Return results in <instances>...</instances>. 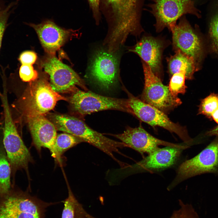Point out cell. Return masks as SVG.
<instances>
[{
  "instance_id": "1",
  "label": "cell",
  "mask_w": 218,
  "mask_h": 218,
  "mask_svg": "<svg viewBox=\"0 0 218 218\" xmlns=\"http://www.w3.org/2000/svg\"><path fill=\"white\" fill-rule=\"evenodd\" d=\"M144 0H100L101 15L108 24L109 34L105 44L109 49H118L129 35L143 31L140 18Z\"/></svg>"
},
{
  "instance_id": "2",
  "label": "cell",
  "mask_w": 218,
  "mask_h": 218,
  "mask_svg": "<svg viewBox=\"0 0 218 218\" xmlns=\"http://www.w3.org/2000/svg\"><path fill=\"white\" fill-rule=\"evenodd\" d=\"M61 100L68 99L54 91L46 79L40 78L29 82L17 101V106L25 118L44 115Z\"/></svg>"
},
{
  "instance_id": "3",
  "label": "cell",
  "mask_w": 218,
  "mask_h": 218,
  "mask_svg": "<svg viewBox=\"0 0 218 218\" xmlns=\"http://www.w3.org/2000/svg\"><path fill=\"white\" fill-rule=\"evenodd\" d=\"M4 115L2 141L11 170L12 183L15 173L19 170H28L33 161L31 154L19 135L14 122L9 107L6 91L1 96Z\"/></svg>"
},
{
  "instance_id": "4",
  "label": "cell",
  "mask_w": 218,
  "mask_h": 218,
  "mask_svg": "<svg viewBox=\"0 0 218 218\" xmlns=\"http://www.w3.org/2000/svg\"><path fill=\"white\" fill-rule=\"evenodd\" d=\"M47 203L12 185L0 194V218H44Z\"/></svg>"
},
{
  "instance_id": "5",
  "label": "cell",
  "mask_w": 218,
  "mask_h": 218,
  "mask_svg": "<svg viewBox=\"0 0 218 218\" xmlns=\"http://www.w3.org/2000/svg\"><path fill=\"white\" fill-rule=\"evenodd\" d=\"M68 100L73 110L82 116L107 110L120 111L134 115L129 99L106 97L77 88Z\"/></svg>"
},
{
  "instance_id": "6",
  "label": "cell",
  "mask_w": 218,
  "mask_h": 218,
  "mask_svg": "<svg viewBox=\"0 0 218 218\" xmlns=\"http://www.w3.org/2000/svg\"><path fill=\"white\" fill-rule=\"evenodd\" d=\"M194 29L185 16L180 18L178 24L169 28L172 33L173 48L192 58L200 70L206 53L203 40L196 29Z\"/></svg>"
},
{
  "instance_id": "7",
  "label": "cell",
  "mask_w": 218,
  "mask_h": 218,
  "mask_svg": "<svg viewBox=\"0 0 218 218\" xmlns=\"http://www.w3.org/2000/svg\"><path fill=\"white\" fill-rule=\"evenodd\" d=\"M148 5L150 12L155 17L156 31L160 32L167 27L176 25L177 21L184 15L192 14L199 18L200 12L195 6L193 0H152Z\"/></svg>"
},
{
  "instance_id": "8",
  "label": "cell",
  "mask_w": 218,
  "mask_h": 218,
  "mask_svg": "<svg viewBox=\"0 0 218 218\" xmlns=\"http://www.w3.org/2000/svg\"><path fill=\"white\" fill-rule=\"evenodd\" d=\"M144 78V85L141 100L164 112H169L182 103L180 98L173 96L168 86L155 75L149 66L142 61Z\"/></svg>"
},
{
  "instance_id": "9",
  "label": "cell",
  "mask_w": 218,
  "mask_h": 218,
  "mask_svg": "<svg viewBox=\"0 0 218 218\" xmlns=\"http://www.w3.org/2000/svg\"><path fill=\"white\" fill-rule=\"evenodd\" d=\"M206 173L218 175V139L214 141L197 155L183 163L168 189L193 176Z\"/></svg>"
},
{
  "instance_id": "10",
  "label": "cell",
  "mask_w": 218,
  "mask_h": 218,
  "mask_svg": "<svg viewBox=\"0 0 218 218\" xmlns=\"http://www.w3.org/2000/svg\"><path fill=\"white\" fill-rule=\"evenodd\" d=\"M130 106L135 116L141 121L152 126H159L177 134L184 142L191 143L186 128L173 122L164 112L129 94Z\"/></svg>"
},
{
  "instance_id": "11",
  "label": "cell",
  "mask_w": 218,
  "mask_h": 218,
  "mask_svg": "<svg viewBox=\"0 0 218 218\" xmlns=\"http://www.w3.org/2000/svg\"><path fill=\"white\" fill-rule=\"evenodd\" d=\"M41 63V67L49 76L53 89L59 93H72L76 86L87 91L82 79L69 66L63 63L55 55H49Z\"/></svg>"
},
{
  "instance_id": "12",
  "label": "cell",
  "mask_w": 218,
  "mask_h": 218,
  "mask_svg": "<svg viewBox=\"0 0 218 218\" xmlns=\"http://www.w3.org/2000/svg\"><path fill=\"white\" fill-rule=\"evenodd\" d=\"M118 61L115 53L98 49L95 51L88 68L89 75L101 88L108 89L117 81Z\"/></svg>"
},
{
  "instance_id": "13",
  "label": "cell",
  "mask_w": 218,
  "mask_h": 218,
  "mask_svg": "<svg viewBox=\"0 0 218 218\" xmlns=\"http://www.w3.org/2000/svg\"><path fill=\"white\" fill-rule=\"evenodd\" d=\"M187 147L167 146L157 148L139 162L120 169L121 174H129L148 171L164 169L173 165L177 160L181 151Z\"/></svg>"
},
{
  "instance_id": "14",
  "label": "cell",
  "mask_w": 218,
  "mask_h": 218,
  "mask_svg": "<svg viewBox=\"0 0 218 218\" xmlns=\"http://www.w3.org/2000/svg\"><path fill=\"white\" fill-rule=\"evenodd\" d=\"M168 44L163 39L145 36L129 51L138 55L154 74L161 79L163 75L162 54Z\"/></svg>"
},
{
  "instance_id": "15",
  "label": "cell",
  "mask_w": 218,
  "mask_h": 218,
  "mask_svg": "<svg viewBox=\"0 0 218 218\" xmlns=\"http://www.w3.org/2000/svg\"><path fill=\"white\" fill-rule=\"evenodd\" d=\"M130 147L140 153L148 154L160 145L186 147L187 146L175 144L158 139L147 132L140 125L138 127H128L121 134H111Z\"/></svg>"
},
{
  "instance_id": "16",
  "label": "cell",
  "mask_w": 218,
  "mask_h": 218,
  "mask_svg": "<svg viewBox=\"0 0 218 218\" xmlns=\"http://www.w3.org/2000/svg\"><path fill=\"white\" fill-rule=\"evenodd\" d=\"M27 24L35 30L45 51L50 55H55L66 41L76 34L75 31L63 28L50 20L38 24Z\"/></svg>"
},
{
  "instance_id": "17",
  "label": "cell",
  "mask_w": 218,
  "mask_h": 218,
  "mask_svg": "<svg viewBox=\"0 0 218 218\" xmlns=\"http://www.w3.org/2000/svg\"><path fill=\"white\" fill-rule=\"evenodd\" d=\"M32 136L33 144L38 151L42 147L48 148L51 156L59 162L54 144L57 129L53 124L43 115L25 118Z\"/></svg>"
},
{
  "instance_id": "18",
  "label": "cell",
  "mask_w": 218,
  "mask_h": 218,
  "mask_svg": "<svg viewBox=\"0 0 218 218\" xmlns=\"http://www.w3.org/2000/svg\"><path fill=\"white\" fill-rule=\"evenodd\" d=\"M175 52L174 55L166 58L169 74L172 76L175 73L184 72L186 79H193L194 73L200 70L194 59L180 51Z\"/></svg>"
},
{
  "instance_id": "19",
  "label": "cell",
  "mask_w": 218,
  "mask_h": 218,
  "mask_svg": "<svg viewBox=\"0 0 218 218\" xmlns=\"http://www.w3.org/2000/svg\"><path fill=\"white\" fill-rule=\"evenodd\" d=\"M11 170L3 141L0 143V194L11 188Z\"/></svg>"
},
{
  "instance_id": "20",
  "label": "cell",
  "mask_w": 218,
  "mask_h": 218,
  "mask_svg": "<svg viewBox=\"0 0 218 218\" xmlns=\"http://www.w3.org/2000/svg\"><path fill=\"white\" fill-rule=\"evenodd\" d=\"M82 142L81 139L68 133H62L57 135L54 147L59 162H61V156L65 151Z\"/></svg>"
},
{
  "instance_id": "21",
  "label": "cell",
  "mask_w": 218,
  "mask_h": 218,
  "mask_svg": "<svg viewBox=\"0 0 218 218\" xmlns=\"http://www.w3.org/2000/svg\"><path fill=\"white\" fill-rule=\"evenodd\" d=\"M185 79L184 72L177 73L172 76L168 87L173 96L177 97L179 94H184L186 92L187 87L185 84Z\"/></svg>"
},
{
  "instance_id": "22",
  "label": "cell",
  "mask_w": 218,
  "mask_h": 218,
  "mask_svg": "<svg viewBox=\"0 0 218 218\" xmlns=\"http://www.w3.org/2000/svg\"><path fill=\"white\" fill-rule=\"evenodd\" d=\"M218 108V94L212 93L201 100L198 114L204 115L211 119L213 113Z\"/></svg>"
},
{
  "instance_id": "23",
  "label": "cell",
  "mask_w": 218,
  "mask_h": 218,
  "mask_svg": "<svg viewBox=\"0 0 218 218\" xmlns=\"http://www.w3.org/2000/svg\"><path fill=\"white\" fill-rule=\"evenodd\" d=\"M208 33L210 50L218 56V13L211 18Z\"/></svg>"
},
{
  "instance_id": "24",
  "label": "cell",
  "mask_w": 218,
  "mask_h": 218,
  "mask_svg": "<svg viewBox=\"0 0 218 218\" xmlns=\"http://www.w3.org/2000/svg\"><path fill=\"white\" fill-rule=\"evenodd\" d=\"M68 197L64 202L61 218H75L76 210L80 204L68 188Z\"/></svg>"
},
{
  "instance_id": "25",
  "label": "cell",
  "mask_w": 218,
  "mask_h": 218,
  "mask_svg": "<svg viewBox=\"0 0 218 218\" xmlns=\"http://www.w3.org/2000/svg\"><path fill=\"white\" fill-rule=\"evenodd\" d=\"M32 65L28 63L21 64L19 69V75L23 81L29 82L37 79L38 73L34 70Z\"/></svg>"
},
{
  "instance_id": "26",
  "label": "cell",
  "mask_w": 218,
  "mask_h": 218,
  "mask_svg": "<svg viewBox=\"0 0 218 218\" xmlns=\"http://www.w3.org/2000/svg\"><path fill=\"white\" fill-rule=\"evenodd\" d=\"M14 3H11L6 8L2 14L0 16V50L2 38L8 17L11 12Z\"/></svg>"
},
{
  "instance_id": "27",
  "label": "cell",
  "mask_w": 218,
  "mask_h": 218,
  "mask_svg": "<svg viewBox=\"0 0 218 218\" xmlns=\"http://www.w3.org/2000/svg\"><path fill=\"white\" fill-rule=\"evenodd\" d=\"M179 205L182 218H199L197 213L191 205L182 202Z\"/></svg>"
},
{
  "instance_id": "28",
  "label": "cell",
  "mask_w": 218,
  "mask_h": 218,
  "mask_svg": "<svg viewBox=\"0 0 218 218\" xmlns=\"http://www.w3.org/2000/svg\"><path fill=\"white\" fill-rule=\"evenodd\" d=\"M87 0L95 23L97 25H98L101 16L100 9V0Z\"/></svg>"
},
{
  "instance_id": "29",
  "label": "cell",
  "mask_w": 218,
  "mask_h": 218,
  "mask_svg": "<svg viewBox=\"0 0 218 218\" xmlns=\"http://www.w3.org/2000/svg\"><path fill=\"white\" fill-rule=\"evenodd\" d=\"M37 59L36 54L33 51H26L20 55L19 60L21 64H33Z\"/></svg>"
},
{
  "instance_id": "30",
  "label": "cell",
  "mask_w": 218,
  "mask_h": 218,
  "mask_svg": "<svg viewBox=\"0 0 218 218\" xmlns=\"http://www.w3.org/2000/svg\"><path fill=\"white\" fill-rule=\"evenodd\" d=\"M170 218H182L180 209L178 210L174 211Z\"/></svg>"
},
{
  "instance_id": "31",
  "label": "cell",
  "mask_w": 218,
  "mask_h": 218,
  "mask_svg": "<svg viewBox=\"0 0 218 218\" xmlns=\"http://www.w3.org/2000/svg\"><path fill=\"white\" fill-rule=\"evenodd\" d=\"M211 119H213L218 124V108L212 114Z\"/></svg>"
},
{
  "instance_id": "32",
  "label": "cell",
  "mask_w": 218,
  "mask_h": 218,
  "mask_svg": "<svg viewBox=\"0 0 218 218\" xmlns=\"http://www.w3.org/2000/svg\"><path fill=\"white\" fill-rule=\"evenodd\" d=\"M207 134L209 135H218V126L209 131Z\"/></svg>"
},
{
  "instance_id": "33",
  "label": "cell",
  "mask_w": 218,
  "mask_h": 218,
  "mask_svg": "<svg viewBox=\"0 0 218 218\" xmlns=\"http://www.w3.org/2000/svg\"><path fill=\"white\" fill-rule=\"evenodd\" d=\"M6 7H4V6L2 5V3L0 2V16L2 14L3 12L5 10Z\"/></svg>"
},
{
  "instance_id": "34",
  "label": "cell",
  "mask_w": 218,
  "mask_h": 218,
  "mask_svg": "<svg viewBox=\"0 0 218 218\" xmlns=\"http://www.w3.org/2000/svg\"><path fill=\"white\" fill-rule=\"evenodd\" d=\"M16 0V1H19V0Z\"/></svg>"
}]
</instances>
